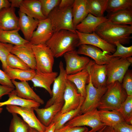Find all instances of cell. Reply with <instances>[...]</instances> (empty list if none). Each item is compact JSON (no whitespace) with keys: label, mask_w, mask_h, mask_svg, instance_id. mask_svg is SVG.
<instances>
[{"label":"cell","mask_w":132,"mask_h":132,"mask_svg":"<svg viewBox=\"0 0 132 132\" xmlns=\"http://www.w3.org/2000/svg\"><path fill=\"white\" fill-rule=\"evenodd\" d=\"M8 99L3 102H0V113L2 110L3 106L8 105L17 106L20 107L38 108L41 104L33 100H28L18 97L16 95L15 89L11 92L9 95Z\"/></svg>","instance_id":"484cf974"},{"label":"cell","mask_w":132,"mask_h":132,"mask_svg":"<svg viewBox=\"0 0 132 132\" xmlns=\"http://www.w3.org/2000/svg\"><path fill=\"white\" fill-rule=\"evenodd\" d=\"M14 89L2 85H0V99L4 95H9Z\"/></svg>","instance_id":"f6af8a7d"},{"label":"cell","mask_w":132,"mask_h":132,"mask_svg":"<svg viewBox=\"0 0 132 132\" xmlns=\"http://www.w3.org/2000/svg\"><path fill=\"white\" fill-rule=\"evenodd\" d=\"M116 47L115 52L111 55L112 57L126 58L132 55V46L126 47L124 46L119 42L115 43Z\"/></svg>","instance_id":"74e56055"},{"label":"cell","mask_w":132,"mask_h":132,"mask_svg":"<svg viewBox=\"0 0 132 132\" xmlns=\"http://www.w3.org/2000/svg\"><path fill=\"white\" fill-rule=\"evenodd\" d=\"M36 62V71L44 73L53 71L54 57L46 44H32Z\"/></svg>","instance_id":"5b68a950"},{"label":"cell","mask_w":132,"mask_h":132,"mask_svg":"<svg viewBox=\"0 0 132 132\" xmlns=\"http://www.w3.org/2000/svg\"><path fill=\"white\" fill-rule=\"evenodd\" d=\"M63 56L67 75L75 74L86 68L90 61L87 57L79 55L76 49L66 53Z\"/></svg>","instance_id":"30bf717a"},{"label":"cell","mask_w":132,"mask_h":132,"mask_svg":"<svg viewBox=\"0 0 132 132\" xmlns=\"http://www.w3.org/2000/svg\"><path fill=\"white\" fill-rule=\"evenodd\" d=\"M108 0H86L89 13L97 17L104 16L106 11Z\"/></svg>","instance_id":"d6a6232c"},{"label":"cell","mask_w":132,"mask_h":132,"mask_svg":"<svg viewBox=\"0 0 132 132\" xmlns=\"http://www.w3.org/2000/svg\"><path fill=\"white\" fill-rule=\"evenodd\" d=\"M95 32L110 44L114 45L119 42L122 45L128 44L132 38V26L113 23L108 21L100 24Z\"/></svg>","instance_id":"6da1fadb"},{"label":"cell","mask_w":132,"mask_h":132,"mask_svg":"<svg viewBox=\"0 0 132 132\" xmlns=\"http://www.w3.org/2000/svg\"><path fill=\"white\" fill-rule=\"evenodd\" d=\"M102 132H115L112 127L106 126Z\"/></svg>","instance_id":"f907efd6"},{"label":"cell","mask_w":132,"mask_h":132,"mask_svg":"<svg viewBox=\"0 0 132 132\" xmlns=\"http://www.w3.org/2000/svg\"><path fill=\"white\" fill-rule=\"evenodd\" d=\"M72 13L73 23L75 27L89 14L86 0H74L72 6Z\"/></svg>","instance_id":"83f0119b"},{"label":"cell","mask_w":132,"mask_h":132,"mask_svg":"<svg viewBox=\"0 0 132 132\" xmlns=\"http://www.w3.org/2000/svg\"><path fill=\"white\" fill-rule=\"evenodd\" d=\"M11 5L9 0H0V11L3 8L10 7Z\"/></svg>","instance_id":"7dc6e473"},{"label":"cell","mask_w":132,"mask_h":132,"mask_svg":"<svg viewBox=\"0 0 132 132\" xmlns=\"http://www.w3.org/2000/svg\"><path fill=\"white\" fill-rule=\"evenodd\" d=\"M91 82L96 88L107 87V75L106 65H99L90 60L87 67Z\"/></svg>","instance_id":"2e32d148"},{"label":"cell","mask_w":132,"mask_h":132,"mask_svg":"<svg viewBox=\"0 0 132 132\" xmlns=\"http://www.w3.org/2000/svg\"><path fill=\"white\" fill-rule=\"evenodd\" d=\"M4 71L11 80L17 79L21 81L31 80L36 73L35 70L32 69L24 70L8 66Z\"/></svg>","instance_id":"4dcf8cb0"},{"label":"cell","mask_w":132,"mask_h":132,"mask_svg":"<svg viewBox=\"0 0 132 132\" xmlns=\"http://www.w3.org/2000/svg\"><path fill=\"white\" fill-rule=\"evenodd\" d=\"M59 74L53 83L51 97L47 101L44 108L56 103L64 101L63 96L67 80V75L61 61L59 63Z\"/></svg>","instance_id":"9c48e42d"},{"label":"cell","mask_w":132,"mask_h":132,"mask_svg":"<svg viewBox=\"0 0 132 132\" xmlns=\"http://www.w3.org/2000/svg\"><path fill=\"white\" fill-rule=\"evenodd\" d=\"M79 39L77 47L81 44H86L96 47L106 53L111 55L116 51V47L113 44L109 43L98 35L95 32L87 34L76 30Z\"/></svg>","instance_id":"7c38bea8"},{"label":"cell","mask_w":132,"mask_h":132,"mask_svg":"<svg viewBox=\"0 0 132 132\" xmlns=\"http://www.w3.org/2000/svg\"><path fill=\"white\" fill-rule=\"evenodd\" d=\"M6 64L8 66L12 68L24 70L31 69L19 58L11 53L8 57Z\"/></svg>","instance_id":"8d00e7d4"},{"label":"cell","mask_w":132,"mask_h":132,"mask_svg":"<svg viewBox=\"0 0 132 132\" xmlns=\"http://www.w3.org/2000/svg\"><path fill=\"white\" fill-rule=\"evenodd\" d=\"M127 96L121 84L115 81L107 85V90L101 98L98 108L118 111Z\"/></svg>","instance_id":"3957f363"},{"label":"cell","mask_w":132,"mask_h":132,"mask_svg":"<svg viewBox=\"0 0 132 132\" xmlns=\"http://www.w3.org/2000/svg\"><path fill=\"white\" fill-rule=\"evenodd\" d=\"M29 132H40L37 130L32 128H31Z\"/></svg>","instance_id":"816d5d0a"},{"label":"cell","mask_w":132,"mask_h":132,"mask_svg":"<svg viewBox=\"0 0 132 132\" xmlns=\"http://www.w3.org/2000/svg\"><path fill=\"white\" fill-rule=\"evenodd\" d=\"M0 84L14 89L15 86L5 73L0 69Z\"/></svg>","instance_id":"ee69618b"},{"label":"cell","mask_w":132,"mask_h":132,"mask_svg":"<svg viewBox=\"0 0 132 132\" xmlns=\"http://www.w3.org/2000/svg\"><path fill=\"white\" fill-rule=\"evenodd\" d=\"M77 53L89 56L99 65H104L110 63L113 57L98 48L91 45L83 44L78 46Z\"/></svg>","instance_id":"9a60e30c"},{"label":"cell","mask_w":132,"mask_h":132,"mask_svg":"<svg viewBox=\"0 0 132 132\" xmlns=\"http://www.w3.org/2000/svg\"><path fill=\"white\" fill-rule=\"evenodd\" d=\"M65 125L73 127L88 126L92 128L90 130L94 132L99 131L106 125L101 122L97 109L78 115Z\"/></svg>","instance_id":"ba28073f"},{"label":"cell","mask_w":132,"mask_h":132,"mask_svg":"<svg viewBox=\"0 0 132 132\" xmlns=\"http://www.w3.org/2000/svg\"><path fill=\"white\" fill-rule=\"evenodd\" d=\"M118 111L125 122L132 125V96H127Z\"/></svg>","instance_id":"d590c367"},{"label":"cell","mask_w":132,"mask_h":132,"mask_svg":"<svg viewBox=\"0 0 132 132\" xmlns=\"http://www.w3.org/2000/svg\"><path fill=\"white\" fill-rule=\"evenodd\" d=\"M88 84L86 88V97L81 106L79 115L97 109L107 89V86L100 88H95L91 82L89 74Z\"/></svg>","instance_id":"52a82bcc"},{"label":"cell","mask_w":132,"mask_h":132,"mask_svg":"<svg viewBox=\"0 0 132 132\" xmlns=\"http://www.w3.org/2000/svg\"><path fill=\"white\" fill-rule=\"evenodd\" d=\"M55 129V124L52 122L48 126L46 127V129L44 132H54Z\"/></svg>","instance_id":"681fc988"},{"label":"cell","mask_w":132,"mask_h":132,"mask_svg":"<svg viewBox=\"0 0 132 132\" xmlns=\"http://www.w3.org/2000/svg\"><path fill=\"white\" fill-rule=\"evenodd\" d=\"M6 109L10 113H15L20 115L31 128L40 132H44L46 130V127L40 122L36 116L34 108L8 105L6 106Z\"/></svg>","instance_id":"8fae6325"},{"label":"cell","mask_w":132,"mask_h":132,"mask_svg":"<svg viewBox=\"0 0 132 132\" xmlns=\"http://www.w3.org/2000/svg\"><path fill=\"white\" fill-rule=\"evenodd\" d=\"M12 117L10 122L9 132H29L31 127L18 114L12 113Z\"/></svg>","instance_id":"e575fe53"},{"label":"cell","mask_w":132,"mask_h":132,"mask_svg":"<svg viewBox=\"0 0 132 132\" xmlns=\"http://www.w3.org/2000/svg\"><path fill=\"white\" fill-rule=\"evenodd\" d=\"M88 131V130H86V131H84V132H87Z\"/></svg>","instance_id":"db71d44e"},{"label":"cell","mask_w":132,"mask_h":132,"mask_svg":"<svg viewBox=\"0 0 132 132\" xmlns=\"http://www.w3.org/2000/svg\"><path fill=\"white\" fill-rule=\"evenodd\" d=\"M18 30L4 31L0 29V42L18 45L27 43L28 41L22 38Z\"/></svg>","instance_id":"f546056e"},{"label":"cell","mask_w":132,"mask_h":132,"mask_svg":"<svg viewBox=\"0 0 132 132\" xmlns=\"http://www.w3.org/2000/svg\"><path fill=\"white\" fill-rule=\"evenodd\" d=\"M0 29L4 31L18 30L19 18L14 8L10 7L0 11Z\"/></svg>","instance_id":"ac0fdd59"},{"label":"cell","mask_w":132,"mask_h":132,"mask_svg":"<svg viewBox=\"0 0 132 132\" xmlns=\"http://www.w3.org/2000/svg\"><path fill=\"white\" fill-rule=\"evenodd\" d=\"M54 33L48 18L39 20L37 29L33 32L29 42L32 44H45Z\"/></svg>","instance_id":"5bb4252c"},{"label":"cell","mask_w":132,"mask_h":132,"mask_svg":"<svg viewBox=\"0 0 132 132\" xmlns=\"http://www.w3.org/2000/svg\"><path fill=\"white\" fill-rule=\"evenodd\" d=\"M84 99L85 98L82 97L80 104L76 109L62 114H57L52 122L54 123L55 129L62 127L68 121L79 115L81 107Z\"/></svg>","instance_id":"1f68e13d"},{"label":"cell","mask_w":132,"mask_h":132,"mask_svg":"<svg viewBox=\"0 0 132 132\" xmlns=\"http://www.w3.org/2000/svg\"><path fill=\"white\" fill-rule=\"evenodd\" d=\"M19 8L21 12L38 20L46 18L43 13L40 0H23Z\"/></svg>","instance_id":"7402d4cb"},{"label":"cell","mask_w":132,"mask_h":132,"mask_svg":"<svg viewBox=\"0 0 132 132\" xmlns=\"http://www.w3.org/2000/svg\"><path fill=\"white\" fill-rule=\"evenodd\" d=\"M106 126V125L104 127H103V128H102V129H100L99 131L96 132H102L103 131V130L104 128ZM87 132H92L90 130L89 131H88Z\"/></svg>","instance_id":"f5cc1de1"},{"label":"cell","mask_w":132,"mask_h":132,"mask_svg":"<svg viewBox=\"0 0 132 132\" xmlns=\"http://www.w3.org/2000/svg\"><path fill=\"white\" fill-rule=\"evenodd\" d=\"M82 97L75 85L67 80L63 96L64 104L58 113L62 114L76 109L80 104Z\"/></svg>","instance_id":"4fadbf2b"},{"label":"cell","mask_w":132,"mask_h":132,"mask_svg":"<svg viewBox=\"0 0 132 132\" xmlns=\"http://www.w3.org/2000/svg\"><path fill=\"white\" fill-rule=\"evenodd\" d=\"M131 64L127 58L113 57L106 65L107 85L116 81L121 84L124 76Z\"/></svg>","instance_id":"8992f818"},{"label":"cell","mask_w":132,"mask_h":132,"mask_svg":"<svg viewBox=\"0 0 132 132\" xmlns=\"http://www.w3.org/2000/svg\"><path fill=\"white\" fill-rule=\"evenodd\" d=\"M11 53L19 58L31 69L36 70L35 58L32 44L30 42L20 45L13 46Z\"/></svg>","instance_id":"e0dca14e"},{"label":"cell","mask_w":132,"mask_h":132,"mask_svg":"<svg viewBox=\"0 0 132 132\" xmlns=\"http://www.w3.org/2000/svg\"><path fill=\"white\" fill-rule=\"evenodd\" d=\"M58 75L56 72L44 73L36 71V73L31 81L35 87L44 88L51 97L52 91L51 86Z\"/></svg>","instance_id":"603a6c76"},{"label":"cell","mask_w":132,"mask_h":132,"mask_svg":"<svg viewBox=\"0 0 132 132\" xmlns=\"http://www.w3.org/2000/svg\"><path fill=\"white\" fill-rule=\"evenodd\" d=\"M88 129L85 126L73 127L65 125L61 128L55 129L54 132H84Z\"/></svg>","instance_id":"b9f144b4"},{"label":"cell","mask_w":132,"mask_h":132,"mask_svg":"<svg viewBox=\"0 0 132 132\" xmlns=\"http://www.w3.org/2000/svg\"><path fill=\"white\" fill-rule=\"evenodd\" d=\"M44 15L47 18L50 12L58 6L60 0H40Z\"/></svg>","instance_id":"ab89813d"},{"label":"cell","mask_w":132,"mask_h":132,"mask_svg":"<svg viewBox=\"0 0 132 132\" xmlns=\"http://www.w3.org/2000/svg\"><path fill=\"white\" fill-rule=\"evenodd\" d=\"M89 73L87 68L79 72L72 74L67 75V79L73 83L76 87L78 92L85 98L86 84L88 83Z\"/></svg>","instance_id":"d4e9b609"},{"label":"cell","mask_w":132,"mask_h":132,"mask_svg":"<svg viewBox=\"0 0 132 132\" xmlns=\"http://www.w3.org/2000/svg\"><path fill=\"white\" fill-rule=\"evenodd\" d=\"M79 39L77 34L62 30L54 33L46 44L49 48L55 57L63 56L66 53L75 50Z\"/></svg>","instance_id":"7a4b0ae2"},{"label":"cell","mask_w":132,"mask_h":132,"mask_svg":"<svg viewBox=\"0 0 132 132\" xmlns=\"http://www.w3.org/2000/svg\"><path fill=\"white\" fill-rule=\"evenodd\" d=\"M106 17L112 23L132 26V9L108 13Z\"/></svg>","instance_id":"f1b7e54d"},{"label":"cell","mask_w":132,"mask_h":132,"mask_svg":"<svg viewBox=\"0 0 132 132\" xmlns=\"http://www.w3.org/2000/svg\"><path fill=\"white\" fill-rule=\"evenodd\" d=\"M19 26L24 39L29 42L32 34L37 28L39 20L29 17L20 11L18 12Z\"/></svg>","instance_id":"cb8c5ba5"},{"label":"cell","mask_w":132,"mask_h":132,"mask_svg":"<svg viewBox=\"0 0 132 132\" xmlns=\"http://www.w3.org/2000/svg\"><path fill=\"white\" fill-rule=\"evenodd\" d=\"M132 9V0H108L106 11L110 13Z\"/></svg>","instance_id":"836d02e7"},{"label":"cell","mask_w":132,"mask_h":132,"mask_svg":"<svg viewBox=\"0 0 132 132\" xmlns=\"http://www.w3.org/2000/svg\"><path fill=\"white\" fill-rule=\"evenodd\" d=\"M64 103L63 101L55 103L47 108H34V109L39 121L47 127L51 123L55 115L61 111Z\"/></svg>","instance_id":"d6986e66"},{"label":"cell","mask_w":132,"mask_h":132,"mask_svg":"<svg viewBox=\"0 0 132 132\" xmlns=\"http://www.w3.org/2000/svg\"><path fill=\"white\" fill-rule=\"evenodd\" d=\"M47 18L50 21L54 32L65 30L76 33L73 23L72 7L60 8L57 6L50 12Z\"/></svg>","instance_id":"277c9868"},{"label":"cell","mask_w":132,"mask_h":132,"mask_svg":"<svg viewBox=\"0 0 132 132\" xmlns=\"http://www.w3.org/2000/svg\"><path fill=\"white\" fill-rule=\"evenodd\" d=\"M11 81L15 86V90L18 97L34 101L41 104L44 103V100L35 92L27 81L17 82L14 80H11Z\"/></svg>","instance_id":"ffe728a7"},{"label":"cell","mask_w":132,"mask_h":132,"mask_svg":"<svg viewBox=\"0 0 132 132\" xmlns=\"http://www.w3.org/2000/svg\"><path fill=\"white\" fill-rule=\"evenodd\" d=\"M98 112L101 122L106 126L113 127L119 123L125 121L117 110H99Z\"/></svg>","instance_id":"4316f807"},{"label":"cell","mask_w":132,"mask_h":132,"mask_svg":"<svg viewBox=\"0 0 132 132\" xmlns=\"http://www.w3.org/2000/svg\"><path fill=\"white\" fill-rule=\"evenodd\" d=\"M121 85L127 96H132V72L128 69L123 78Z\"/></svg>","instance_id":"60d3db41"},{"label":"cell","mask_w":132,"mask_h":132,"mask_svg":"<svg viewBox=\"0 0 132 132\" xmlns=\"http://www.w3.org/2000/svg\"><path fill=\"white\" fill-rule=\"evenodd\" d=\"M74 1V0H60L58 7L60 8L72 7Z\"/></svg>","instance_id":"bcb514c9"},{"label":"cell","mask_w":132,"mask_h":132,"mask_svg":"<svg viewBox=\"0 0 132 132\" xmlns=\"http://www.w3.org/2000/svg\"><path fill=\"white\" fill-rule=\"evenodd\" d=\"M108 20L106 16L97 17L89 13L82 21L76 26L75 29L81 33H92L95 32L100 24Z\"/></svg>","instance_id":"44dd1931"},{"label":"cell","mask_w":132,"mask_h":132,"mask_svg":"<svg viewBox=\"0 0 132 132\" xmlns=\"http://www.w3.org/2000/svg\"><path fill=\"white\" fill-rule=\"evenodd\" d=\"M13 45L11 44L0 42V60L3 70L8 67L6 61L8 56L11 53Z\"/></svg>","instance_id":"f35d334b"},{"label":"cell","mask_w":132,"mask_h":132,"mask_svg":"<svg viewBox=\"0 0 132 132\" xmlns=\"http://www.w3.org/2000/svg\"><path fill=\"white\" fill-rule=\"evenodd\" d=\"M9 1L11 4V7L15 8H19L23 0H10Z\"/></svg>","instance_id":"c3c4849f"},{"label":"cell","mask_w":132,"mask_h":132,"mask_svg":"<svg viewBox=\"0 0 132 132\" xmlns=\"http://www.w3.org/2000/svg\"><path fill=\"white\" fill-rule=\"evenodd\" d=\"M112 128L115 132H132V125L125 121L119 123Z\"/></svg>","instance_id":"7bdbcfd3"}]
</instances>
